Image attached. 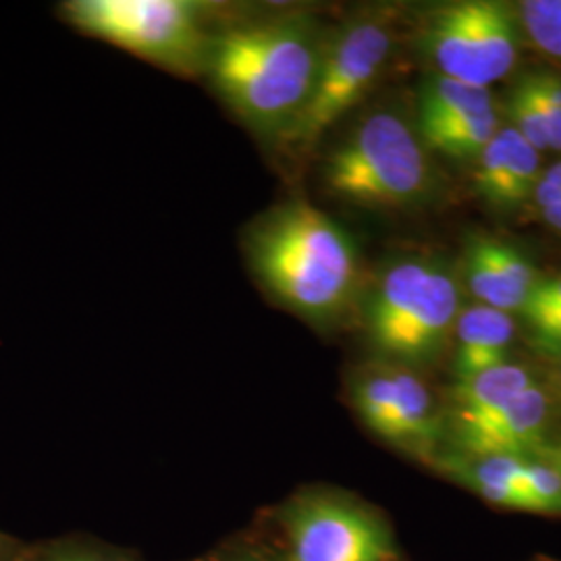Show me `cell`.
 <instances>
[{
	"label": "cell",
	"mask_w": 561,
	"mask_h": 561,
	"mask_svg": "<svg viewBox=\"0 0 561 561\" xmlns=\"http://www.w3.org/2000/svg\"><path fill=\"white\" fill-rule=\"evenodd\" d=\"M537 335V341L541 343L542 347L560 352L561 354V308L541 317L537 321L528 322Z\"/></svg>",
	"instance_id": "obj_24"
},
{
	"label": "cell",
	"mask_w": 561,
	"mask_h": 561,
	"mask_svg": "<svg viewBox=\"0 0 561 561\" xmlns=\"http://www.w3.org/2000/svg\"><path fill=\"white\" fill-rule=\"evenodd\" d=\"M466 280L479 304L502 312H520L539 280L535 266L514 245L477 236L466 248Z\"/></svg>",
	"instance_id": "obj_9"
},
{
	"label": "cell",
	"mask_w": 561,
	"mask_h": 561,
	"mask_svg": "<svg viewBox=\"0 0 561 561\" xmlns=\"http://www.w3.org/2000/svg\"><path fill=\"white\" fill-rule=\"evenodd\" d=\"M329 196L368 210H401L428 198L433 169L419 131L393 111L362 117L324 157Z\"/></svg>",
	"instance_id": "obj_4"
},
{
	"label": "cell",
	"mask_w": 561,
	"mask_h": 561,
	"mask_svg": "<svg viewBox=\"0 0 561 561\" xmlns=\"http://www.w3.org/2000/svg\"><path fill=\"white\" fill-rule=\"evenodd\" d=\"M396 44L389 13L370 11L329 34L310 99L283 148L306 157L381 80Z\"/></svg>",
	"instance_id": "obj_6"
},
{
	"label": "cell",
	"mask_w": 561,
	"mask_h": 561,
	"mask_svg": "<svg viewBox=\"0 0 561 561\" xmlns=\"http://www.w3.org/2000/svg\"><path fill=\"white\" fill-rule=\"evenodd\" d=\"M551 466H556L558 470H561V447L553 451V456H551Z\"/></svg>",
	"instance_id": "obj_26"
},
{
	"label": "cell",
	"mask_w": 561,
	"mask_h": 561,
	"mask_svg": "<svg viewBox=\"0 0 561 561\" xmlns=\"http://www.w3.org/2000/svg\"><path fill=\"white\" fill-rule=\"evenodd\" d=\"M524 486L537 514H561V472L551 463L524 460Z\"/></svg>",
	"instance_id": "obj_20"
},
{
	"label": "cell",
	"mask_w": 561,
	"mask_h": 561,
	"mask_svg": "<svg viewBox=\"0 0 561 561\" xmlns=\"http://www.w3.org/2000/svg\"><path fill=\"white\" fill-rule=\"evenodd\" d=\"M472 491L493 505L533 512V503L524 486V458L516 456H489L468 458L454 468Z\"/></svg>",
	"instance_id": "obj_14"
},
{
	"label": "cell",
	"mask_w": 561,
	"mask_h": 561,
	"mask_svg": "<svg viewBox=\"0 0 561 561\" xmlns=\"http://www.w3.org/2000/svg\"><path fill=\"white\" fill-rule=\"evenodd\" d=\"M560 381H561V370H560Z\"/></svg>",
	"instance_id": "obj_28"
},
{
	"label": "cell",
	"mask_w": 561,
	"mask_h": 561,
	"mask_svg": "<svg viewBox=\"0 0 561 561\" xmlns=\"http://www.w3.org/2000/svg\"><path fill=\"white\" fill-rule=\"evenodd\" d=\"M553 468H556V466H553ZM560 472H561V470H560Z\"/></svg>",
	"instance_id": "obj_29"
},
{
	"label": "cell",
	"mask_w": 561,
	"mask_h": 561,
	"mask_svg": "<svg viewBox=\"0 0 561 561\" xmlns=\"http://www.w3.org/2000/svg\"><path fill=\"white\" fill-rule=\"evenodd\" d=\"M516 13L530 44L561 60V0H524Z\"/></svg>",
	"instance_id": "obj_18"
},
{
	"label": "cell",
	"mask_w": 561,
	"mask_h": 561,
	"mask_svg": "<svg viewBox=\"0 0 561 561\" xmlns=\"http://www.w3.org/2000/svg\"><path fill=\"white\" fill-rule=\"evenodd\" d=\"M329 34L306 11L219 27L204 76L259 140L283 146L310 99Z\"/></svg>",
	"instance_id": "obj_1"
},
{
	"label": "cell",
	"mask_w": 561,
	"mask_h": 561,
	"mask_svg": "<svg viewBox=\"0 0 561 561\" xmlns=\"http://www.w3.org/2000/svg\"><path fill=\"white\" fill-rule=\"evenodd\" d=\"M535 385L533 373L505 362L454 387V435L493 419Z\"/></svg>",
	"instance_id": "obj_13"
},
{
	"label": "cell",
	"mask_w": 561,
	"mask_h": 561,
	"mask_svg": "<svg viewBox=\"0 0 561 561\" xmlns=\"http://www.w3.org/2000/svg\"><path fill=\"white\" fill-rule=\"evenodd\" d=\"M454 333V377L460 382L507 362L516 322L507 312L477 304L460 312Z\"/></svg>",
	"instance_id": "obj_11"
},
{
	"label": "cell",
	"mask_w": 561,
	"mask_h": 561,
	"mask_svg": "<svg viewBox=\"0 0 561 561\" xmlns=\"http://www.w3.org/2000/svg\"><path fill=\"white\" fill-rule=\"evenodd\" d=\"M419 42L439 76L489 90L518 60L520 21L507 2H445L426 11Z\"/></svg>",
	"instance_id": "obj_7"
},
{
	"label": "cell",
	"mask_w": 561,
	"mask_h": 561,
	"mask_svg": "<svg viewBox=\"0 0 561 561\" xmlns=\"http://www.w3.org/2000/svg\"><path fill=\"white\" fill-rule=\"evenodd\" d=\"M495 108L486 88L468 85L449 78H431L424 81L419 99V127L439 125L445 121L460 119L468 115H479Z\"/></svg>",
	"instance_id": "obj_15"
},
{
	"label": "cell",
	"mask_w": 561,
	"mask_h": 561,
	"mask_svg": "<svg viewBox=\"0 0 561 561\" xmlns=\"http://www.w3.org/2000/svg\"><path fill=\"white\" fill-rule=\"evenodd\" d=\"M541 215L547 225H551L553 229L561 231V202L549 206V208H541Z\"/></svg>",
	"instance_id": "obj_25"
},
{
	"label": "cell",
	"mask_w": 561,
	"mask_h": 561,
	"mask_svg": "<svg viewBox=\"0 0 561 561\" xmlns=\"http://www.w3.org/2000/svg\"><path fill=\"white\" fill-rule=\"evenodd\" d=\"M243 254L262 289L301 321L329 324L358 300V245L310 202H283L262 213L243 233Z\"/></svg>",
	"instance_id": "obj_2"
},
{
	"label": "cell",
	"mask_w": 561,
	"mask_h": 561,
	"mask_svg": "<svg viewBox=\"0 0 561 561\" xmlns=\"http://www.w3.org/2000/svg\"><path fill=\"white\" fill-rule=\"evenodd\" d=\"M289 561H391L393 541L377 516L331 495L304 497L287 518Z\"/></svg>",
	"instance_id": "obj_8"
},
{
	"label": "cell",
	"mask_w": 561,
	"mask_h": 561,
	"mask_svg": "<svg viewBox=\"0 0 561 561\" xmlns=\"http://www.w3.org/2000/svg\"><path fill=\"white\" fill-rule=\"evenodd\" d=\"M393 364L396 396L391 419L382 435L385 442L401 447L410 454H428L437 443L439 419L435 410L433 393L410 366Z\"/></svg>",
	"instance_id": "obj_12"
},
{
	"label": "cell",
	"mask_w": 561,
	"mask_h": 561,
	"mask_svg": "<svg viewBox=\"0 0 561 561\" xmlns=\"http://www.w3.org/2000/svg\"><path fill=\"white\" fill-rule=\"evenodd\" d=\"M500 127H502L500 115L495 108H491L486 113L445 121L439 125H431L416 131L421 136L424 148H433L445 157H451L458 161H468L481 154L484 146L495 138Z\"/></svg>",
	"instance_id": "obj_16"
},
{
	"label": "cell",
	"mask_w": 561,
	"mask_h": 561,
	"mask_svg": "<svg viewBox=\"0 0 561 561\" xmlns=\"http://www.w3.org/2000/svg\"><path fill=\"white\" fill-rule=\"evenodd\" d=\"M533 198L539 204V208H549L561 202V162H556L547 171H542L537 181Z\"/></svg>",
	"instance_id": "obj_23"
},
{
	"label": "cell",
	"mask_w": 561,
	"mask_h": 561,
	"mask_svg": "<svg viewBox=\"0 0 561 561\" xmlns=\"http://www.w3.org/2000/svg\"><path fill=\"white\" fill-rule=\"evenodd\" d=\"M460 317V287L449 268L426 259L389 262L362 300L370 345L403 366L431 360Z\"/></svg>",
	"instance_id": "obj_5"
},
{
	"label": "cell",
	"mask_w": 561,
	"mask_h": 561,
	"mask_svg": "<svg viewBox=\"0 0 561 561\" xmlns=\"http://www.w3.org/2000/svg\"><path fill=\"white\" fill-rule=\"evenodd\" d=\"M507 111H510V117H512V123H510L512 129H516L522 138L528 141L530 146H535L539 152L549 150L539 102L535 96L533 81H530L528 73L514 85V90L510 94V101H507Z\"/></svg>",
	"instance_id": "obj_19"
},
{
	"label": "cell",
	"mask_w": 561,
	"mask_h": 561,
	"mask_svg": "<svg viewBox=\"0 0 561 561\" xmlns=\"http://www.w3.org/2000/svg\"><path fill=\"white\" fill-rule=\"evenodd\" d=\"M561 308V277L539 279L520 312L528 322L537 321Z\"/></svg>",
	"instance_id": "obj_22"
},
{
	"label": "cell",
	"mask_w": 561,
	"mask_h": 561,
	"mask_svg": "<svg viewBox=\"0 0 561 561\" xmlns=\"http://www.w3.org/2000/svg\"><path fill=\"white\" fill-rule=\"evenodd\" d=\"M551 416V400L537 382L528 387L493 419L456 433V443L468 458L516 456L537 449Z\"/></svg>",
	"instance_id": "obj_10"
},
{
	"label": "cell",
	"mask_w": 561,
	"mask_h": 561,
	"mask_svg": "<svg viewBox=\"0 0 561 561\" xmlns=\"http://www.w3.org/2000/svg\"><path fill=\"white\" fill-rule=\"evenodd\" d=\"M505 140V171H503L502 210H514L535 194L541 178V152L522 138L512 127H502Z\"/></svg>",
	"instance_id": "obj_17"
},
{
	"label": "cell",
	"mask_w": 561,
	"mask_h": 561,
	"mask_svg": "<svg viewBox=\"0 0 561 561\" xmlns=\"http://www.w3.org/2000/svg\"><path fill=\"white\" fill-rule=\"evenodd\" d=\"M60 20L183 78L204 76L221 9L198 0H65Z\"/></svg>",
	"instance_id": "obj_3"
},
{
	"label": "cell",
	"mask_w": 561,
	"mask_h": 561,
	"mask_svg": "<svg viewBox=\"0 0 561 561\" xmlns=\"http://www.w3.org/2000/svg\"><path fill=\"white\" fill-rule=\"evenodd\" d=\"M539 102L549 150L561 152V80L553 73H528Z\"/></svg>",
	"instance_id": "obj_21"
},
{
	"label": "cell",
	"mask_w": 561,
	"mask_h": 561,
	"mask_svg": "<svg viewBox=\"0 0 561 561\" xmlns=\"http://www.w3.org/2000/svg\"><path fill=\"white\" fill-rule=\"evenodd\" d=\"M57 561H101V560H90V558H67V560H57Z\"/></svg>",
	"instance_id": "obj_27"
}]
</instances>
